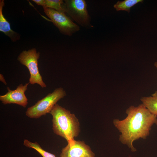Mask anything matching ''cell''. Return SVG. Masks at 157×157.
I'll use <instances>...</instances> for the list:
<instances>
[{
  "instance_id": "cell-1",
  "label": "cell",
  "mask_w": 157,
  "mask_h": 157,
  "mask_svg": "<svg viewBox=\"0 0 157 157\" xmlns=\"http://www.w3.org/2000/svg\"><path fill=\"white\" fill-rule=\"evenodd\" d=\"M126 113L127 116L125 119H115L113 124L121 133L119 140L134 152L136 149L133 142L140 138H147L152 126H157V116L151 114L142 104L137 106H131Z\"/></svg>"
},
{
  "instance_id": "cell-2",
  "label": "cell",
  "mask_w": 157,
  "mask_h": 157,
  "mask_svg": "<svg viewBox=\"0 0 157 157\" xmlns=\"http://www.w3.org/2000/svg\"><path fill=\"white\" fill-rule=\"evenodd\" d=\"M49 113L52 116V129L55 134L67 142L78 136L80 123L74 114L57 104Z\"/></svg>"
},
{
  "instance_id": "cell-3",
  "label": "cell",
  "mask_w": 157,
  "mask_h": 157,
  "mask_svg": "<svg viewBox=\"0 0 157 157\" xmlns=\"http://www.w3.org/2000/svg\"><path fill=\"white\" fill-rule=\"evenodd\" d=\"M66 95L63 89L60 88L56 89L34 105L28 107L26 115L31 118L37 119L50 113L57 102Z\"/></svg>"
},
{
  "instance_id": "cell-4",
  "label": "cell",
  "mask_w": 157,
  "mask_h": 157,
  "mask_svg": "<svg viewBox=\"0 0 157 157\" xmlns=\"http://www.w3.org/2000/svg\"><path fill=\"white\" fill-rule=\"evenodd\" d=\"M64 6L65 13L79 25L88 29L93 27L85 0H65Z\"/></svg>"
},
{
  "instance_id": "cell-5",
  "label": "cell",
  "mask_w": 157,
  "mask_h": 157,
  "mask_svg": "<svg viewBox=\"0 0 157 157\" xmlns=\"http://www.w3.org/2000/svg\"><path fill=\"white\" fill-rule=\"evenodd\" d=\"M40 56V53L37 52L36 49L33 48L28 51H23L19 55L17 59L22 64L28 69L30 75L29 83H36L44 88L46 87V85L42 80L38 66Z\"/></svg>"
},
{
  "instance_id": "cell-6",
  "label": "cell",
  "mask_w": 157,
  "mask_h": 157,
  "mask_svg": "<svg viewBox=\"0 0 157 157\" xmlns=\"http://www.w3.org/2000/svg\"><path fill=\"white\" fill-rule=\"evenodd\" d=\"M43 8L50 21L62 34L70 36L79 31V26L73 22L65 13L51 8Z\"/></svg>"
},
{
  "instance_id": "cell-7",
  "label": "cell",
  "mask_w": 157,
  "mask_h": 157,
  "mask_svg": "<svg viewBox=\"0 0 157 157\" xmlns=\"http://www.w3.org/2000/svg\"><path fill=\"white\" fill-rule=\"evenodd\" d=\"M67 142L62 149L60 157H95L90 147L84 141L73 139Z\"/></svg>"
},
{
  "instance_id": "cell-8",
  "label": "cell",
  "mask_w": 157,
  "mask_h": 157,
  "mask_svg": "<svg viewBox=\"0 0 157 157\" xmlns=\"http://www.w3.org/2000/svg\"><path fill=\"white\" fill-rule=\"evenodd\" d=\"M29 84L28 83L23 85L21 83L14 90H12L9 87H7L8 92L5 94L0 96V100L4 105L16 104L25 108L28 104V100L25 93Z\"/></svg>"
},
{
  "instance_id": "cell-9",
  "label": "cell",
  "mask_w": 157,
  "mask_h": 157,
  "mask_svg": "<svg viewBox=\"0 0 157 157\" xmlns=\"http://www.w3.org/2000/svg\"><path fill=\"white\" fill-rule=\"evenodd\" d=\"M4 5V1L0 0V31L9 37L12 41L15 42L20 39V36L11 29L10 24L4 17L2 12Z\"/></svg>"
},
{
  "instance_id": "cell-10",
  "label": "cell",
  "mask_w": 157,
  "mask_h": 157,
  "mask_svg": "<svg viewBox=\"0 0 157 157\" xmlns=\"http://www.w3.org/2000/svg\"><path fill=\"white\" fill-rule=\"evenodd\" d=\"M140 100L142 104L151 114L157 116V91L151 96L142 97Z\"/></svg>"
},
{
  "instance_id": "cell-11",
  "label": "cell",
  "mask_w": 157,
  "mask_h": 157,
  "mask_svg": "<svg viewBox=\"0 0 157 157\" xmlns=\"http://www.w3.org/2000/svg\"><path fill=\"white\" fill-rule=\"evenodd\" d=\"M23 144L26 147L35 149L43 157H56L54 154L43 149L37 142H33L27 139H25Z\"/></svg>"
},
{
  "instance_id": "cell-12",
  "label": "cell",
  "mask_w": 157,
  "mask_h": 157,
  "mask_svg": "<svg viewBox=\"0 0 157 157\" xmlns=\"http://www.w3.org/2000/svg\"><path fill=\"white\" fill-rule=\"evenodd\" d=\"M143 1L142 0H125L118 1L114 5L117 11L125 10L129 12L131 7L139 2Z\"/></svg>"
},
{
  "instance_id": "cell-13",
  "label": "cell",
  "mask_w": 157,
  "mask_h": 157,
  "mask_svg": "<svg viewBox=\"0 0 157 157\" xmlns=\"http://www.w3.org/2000/svg\"><path fill=\"white\" fill-rule=\"evenodd\" d=\"M64 1L62 0H44L43 8H48L65 13Z\"/></svg>"
},
{
  "instance_id": "cell-14",
  "label": "cell",
  "mask_w": 157,
  "mask_h": 157,
  "mask_svg": "<svg viewBox=\"0 0 157 157\" xmlns=\"http://www.w3.org/2000/svg\"><path fill=\"white\" fill-rule=\"evenodd\" d=\"M38 5L43 6L44 4V0H32Z\"/></svg>"
},
{
  "instance_id": "cell-15",
  "label": "cell",
  "mask_w": 157,
  "mask_h": 157,
  "mask_svg": "<svg viewBox=\"0 0 157 157\" xmlns=\"http://www.w3.org/2000/svg\"><path fill=\"white\" fill-rule=\"evenodd\" d=\"M0 81L3 83L5 85H7V83L4 78L3 76L1 74H0Z\"/></svg>"
},
{
  "instance_id": "cell-16",
  "label": "cell",
  "mask_w": 157,
  "mask_h": 157,
  "mask_svg": "<svg viewBox=\"0 0 157 157\" xmlns=\"http://www.w3.org/2000/svg\"><path fill=\"white\" fill-rule=\"evenodd\" d=\"M154 65L157 69V62H156L154 64Z\"/></svg>"
}]
</instances>
